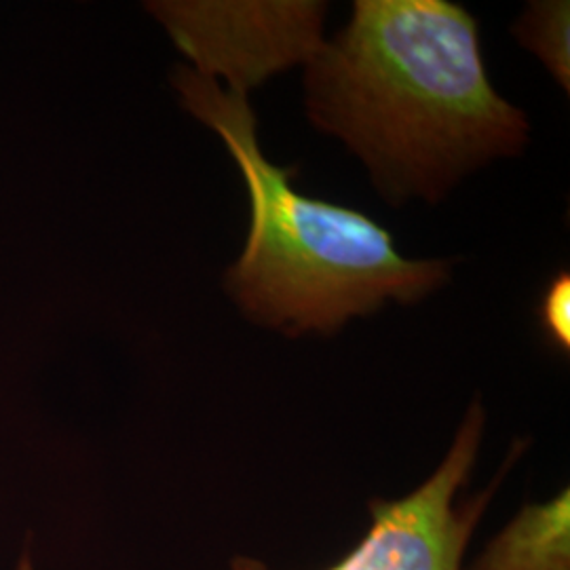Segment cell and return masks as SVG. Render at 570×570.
<instances>
[{
    "instance_id": "6da1fadb",
    "label": "cell",
    "mask_w": 570,
    "mask_h": 570,
    "mask_svg": "<svg viewBox=\"0 0 570 570\" xmlns=\"http://www.w3.org/2000/svg\"><path fill=\"white\" fill-rule=\"evenodd\" d=\"M305 102L397 207L438 204L529 144V117L490 82L478 21L450 0H355L306 61Z\"/></svg>"
},
{
    "instance_id": "7a4b0ae2",
    "label": "cell",
    "mask_w": 570,
    "mask_h": 570,
    "mask_svg": "<svg viewBox=\"0 0 570 570\" xmlns=\"http://www.w3.org/2000/svg\"><path fill=\"white\" fill-rule=\"evenodd\" d=\"M171 82L184 110L220 136L249 199L244 252L225 273V292L252 324L330 336L387 303L414 305L449 284L450 261L406 258L385 226L364 212L303 195L294 167L268 161L247 94L188 66Z\"/></svg>"
},
{
    "instance_id": "3957f363",
    "label": "cell",
    "mask_w": 570,
    "mask_h": 570,
    "mask_svg": "<svg viewBox=\"0 0 570 570\" xmlns=\"http://www.w3.org/2000/svg\"><path fill=\"white\" fill-rule=\"evenodd\" d=\"M484 425V406L473 400L438 469L402 499H372L367 503L366 537L338 564L326 570H463L461 564L473 530L499 482L524 452V444H518L497 480L482 494L459 505L456 497L478 463ZM228 570L271 569L252 556H235Z\"/></svg>"
},
{
    "instance_id": "277c9868",
    "label": "cell",
    "mask_w": 570,
    "mask_h": 570,
    "mask_svg": "<svg viewBox=\"0 0 570 570\" xmlns=\"http://www.w3.org/2000/svg\"><path fill=\"white\" fill-rule=\"evenodd\" d=\"M193 70L247 94L289 66H306L324 42V2H153Z\"/></svg>"
},
{
    "instance_id": "5b68a950",
    "label": "cell",
    "mask_w": 570,
    "mask_h": 570,
    "mask_svg": "<svg viewBox=\"0 0 570 570\" xmlns=\"http://www.w3.org/2000/svg\"><path fill=\"white\" fill-rule=\"evenodd\" d=\"M468 570H570L569 489L524 505Z\"/></svg>"
},
{
    "instance_id": "8992f818",
    "label": "cell",
    "mask_w": 570,
    "mask_h": 570,
    "mask_svg": "<svg viewBox=\"0 0 570 570\" xmlns=\"http://www.w3.org/2000/svg\"><path fill=\"white\" fill-rule=\"evenodd\" d=\"M570 4L567 0L530 2L511 32L546 63L551 77L570 91Z\"/></svg>"
},
{
    "instance_id": "52a82bcc",
    "label": "cell",
    "mask_w": 570,
    "mask_h": 570,
    "mask_svg": "<svg viewBox=\"0 0 570 570\" xmlns=\"http://www.w3.org/2000/svg\"><path fill=\"white\" fill-rule=\"evenodd\" d=\"M537 320L546 341L558 351H570V275H553L537 305Z\"/></svg>"
},
{
    "instance_id": "ba28073f",
    "label": "cell",
    "mask_w": 570,
    "mask_h": 570,
    "mask_svg": "<svg viewBox=\"0 0 570 570\" xmlns=\"http://www.w3.org/2000/svg\"><path fill=\"white\" fill-rule=\"evenodd\" d=\"M16 570H35V562L30 558V553H23L18 562V569Z\"/></svg>"
}]
</instances>
